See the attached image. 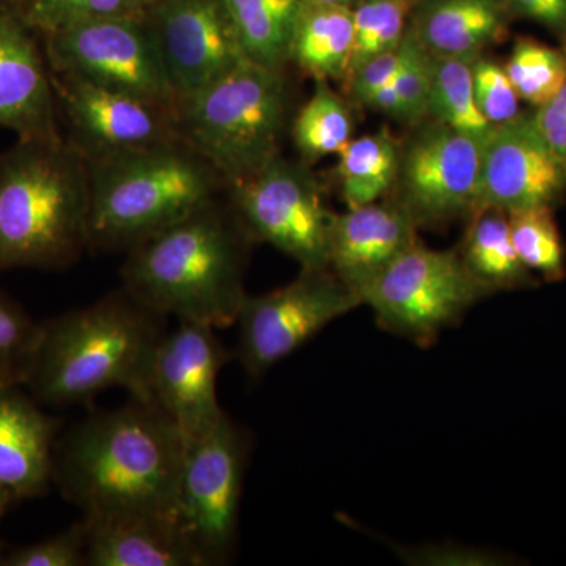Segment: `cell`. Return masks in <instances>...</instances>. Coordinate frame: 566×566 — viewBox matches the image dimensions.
Returning <instances> with one entry per match:
<instances>
[{
  "label": "cell",
  "instance_id": "obj_8",
  "mask_svg": "<svg viewBox=\"0 0 566 566\" xmlns=\"http://www.w3.org/2000/svg\"><path fill=\"white\" fill-rule=\"evenodd\" d=\"M249 434L229 416L188 442L178 491L177 523L199 566L232 557L240 526Z\"/></svg>",
  "mask_w": 566,
  "mask_h": 566
},
{
  "label": "cell",
  "instance_id": "obj_15",
  "mask_svg": "<svg viewBox=\"0 0 566 566\" xmlns=\"http://www.w3.org/2000/svg\"><path fill=\"white\" fill-rule=\"evenodd\" d=\"M230 354L207 324L178 322L159 342L151 365L150 400L188 439L203 438L226 416L219 405L218 378Z\"/></svg>",
  "mask_w": 566,
  "mask_h": 566
},
{
  "label": "cell",
  "instance_id": "obj_14",
  "mask_svg": "<svg viewBox=\"0 0 566 566\" xmlns=\"http://www.w3.org/2000/svg\"><path fill=\"white\" fill-rule=\"evenodd\" d=\"M52 84L59 114H63L66 126L65 140L87 163L180 139L177 111L172 107L59 74H52Z\"/></svg>",
  "mask_w": 566,
  "mask_h": 566
},
{
  "label": "cell",
  "instance_id": "obj_31",
  "mask_svg": "<svg viewBox=\"0 0 566 566\" xmlns=\"http://www.w3.org/2000/svg\"><path fill=\"white\" fill-rule=\"evenodd\" d=\"M417 2L419 0H357L353 7V61L346 80L368 59L401 43Z\"/></svg>",
  "mask_w": 566,
  "mask_h": 566
},
{
  "label": "cell",
  "instance_id": "obj_12",
  "mask_svg": "<svg viewBox=\"0 0 566 566\" xmlns=\"http://www.w3.org/2000/svg\"><path fill=\"white\" fill-rule=\"evenodd\" d=\"M394 188L417 229L471 219L482 207V144L444 123H424L400 147Z\"/></svg>",
  "mask_w": 566,
  "mask_h": 566
},
{
  "label": "cell",
  "instance_id": "obj_3",
  "mask_svg": "<svg viewBox=\"0 0 566 566\" xmlns=\"http://www.w3.org/2000/svg\"><path fill=\"white\" fill-rule=\"evenodd\" d=\"M166 319L125 289L59 316L43 324L25 386L51 405L85 403L114 387L151 403V365Z\"/></svg>",
  "mask_w": 566,
  "mask_h": 566
},
{
  "label": "cell",
  "instance_id": "obj_27",
  "mask_svg": "<svg viewBox=\"0 0 566 566\" xmlns=\"http://www.w3.org/2000/svg\"><path fill=\"white\" fill-rule=\"evenodd\" d=\"M474 61L434 55L428 117L483 144L494 126L476 106L472 82Z\"/></svg>",
  "mask_w": 566,
  "mask_h": 566
},
{
  "label": "cell",
  "instance_id": "obj_29",
  "mask_svg": "<svg viewBox=\"0 0 566 566\" xmlns=\"http://www.w3.org/2000/svg\"><path fill=\"white\" fill-rule=\"evenodd\" d=\"M504 66L520 98L535 109L549 103L566 81V52L528 36L516 41Z\"/></svg>",
  "mask_w": 566,
  "mask_h": 566
},
{
  "label": "cell",
  "instance_id": "obj_32",
  "mask_svg": "<svg viewBox=\"0 0 566 566\" xmlns=\"http://www.w3.org/2000/svg\"><path fill=\"white\" fill-rule=\"evenodd\" d=\"M43 324L0 293V389L28 382L39 352Z\"/></svg>",
  "mask_w": 566,
  "mask_h": 566
},
{
  "label": "cell",
  "instance_id": "obj_19",
  "mask_svg": "<svg viewBox=\"0 0 566 566\" xmlns=\"http://www.w3.org/2000/svg\"><path fill=\"white\" fill-rule=\"evenodd\" d=\"M55 422L17 387L0 389V490L35 497L54 476Z\"/></svg>",
  "mask_w": 566,
  "mask_h": 566
},
{
  "label": "cell",
  "instance_id": "obj_1",
  "mask_svg": "<svg viewBox=\"0 0 566 566\" xmlns=\"http://www.w3.org/2000/svg\"><path fill=\"white\" fill-rule=\"evenodd\" d=\"M188 439L158 405L134 400L77 424L54 457V479L84 516L151 513L177 520Z\"/></svg>",
  "mask_w": 566,
  "mask_h": 566
},
{
  "label": "cell",
  "instance_id": "obj_9",
  "mask_svg": "<svg viewBox=\"0 0 566 566\" xmlns=\"http://www.w3.org/2000/svg\"><path fill=\"white\" fill-rule=\"evenodd\" d=\"M41 39L52 74L177 111L147 18L84 22Z\"/></svg>",
  "mask_w": 566,
  "mask_h": 566
},
{
  "label": "cell",
  "instance_id": "obj_28",
  "mask_svg": "<svg viewBox=\"0 0 566 566\" xmlns=\"http://www.w3.org/2000/svg\"><path fill=\"white\" fill-rule=\"evenodd\" d=\"M554 208L538 207L509 212L510 233L524 266L546 282H560L566 275L565 248Z\"/></svg>",
  "mask_w": 566,
  "mask_h": 566
},
{
  "label": "cell",
  "instance_id": "obj_23",
  "mask_svg": "<svg viewBox=\"0 0 566 566\" xmlns=\"http://www.w3.org/2000/svg\"><path fill=\"white\" fill-rule=\"evenodd\" d=\"M460 253L469 271L495 293L531 289L536 283L535 275L517 256L509 214L504 211L495 208L476 211L469 219Z\"/></svg>",
  "mask_w": 566,
  "mask_h": 566
},
{
  "label": "cell",
  "instance_id": "obj_4",
  "mask_svg": "<svg viewBox=\"0 0 566 566\" xmlns=\"http://www.w3.org/2000/svg\"><path fill=\"white\" fill-rule=\"evenodd\" d=\"M91 169L65 137L0 155V270H62L91 248Z\"/></svg>",
  "mask_w": 566,
  "mask_h": 566
},
{
  "label": "cell",
  "instance_id": "obj_36",
  "mask_svg": "<svg viewBox=\"0 0 566 566\" xmlns=\"http://www.w3.org/2000/svg\"><path fill=\"white\" fill-rule=\"evenodd\" d=\"M405 39V36H403ZM405 57V40L392 50L381 52L363 63L348 80L345 81L349 95L357 103L364 104L371 95L385 85L392 84Z\"/></svg>",
  "mask_w": 566,
  "mask_h": 566
},
{
  "label": "cell",
  "instance_id": "obj_20",
  "mask_svg": "<svg viewBox=\"0 0 566 566\" xmlns=\"http://www.w3.org/2000/svg\"><path fill=\"white\" fill-rule=\"evenodd\" d=\"M84 520L87 565L199 566L174 517L122 513Z\"/></svg>",
  "mask_w": 566,
  "mask_h": 566
},
{
  "label": "cell",
  "instance_id": "obj_25",
  "mask_svg": "<svg viewBox=\"0 0 566 566\" xmlns=\"http://www.w3.org/2000/svg\"><path fill=\"white\" fill-rule=\"evenodd\" d=\"M337 175L346 207L379 202L397 181L400 145L382 129L348 142L338 153Z\"/></svg>",
  "mask_w": 566,
  "mask_h": 566
},
{
  "label": "cell",
  "instance_id": "obj_41",
  "mask_svg": "<svg viewBox=\"0 0 566 566\" xmlns=\"http://www.w3.org/2000/svg\"><path fill=\"white\" fill-rule=\"evenodd\" d=\"M318 2L340 3V6L353 7V3H356L357 0H318Z\"/></svg>",
  "mask_w": 566,
  "mask_h": 566
},
{
  "label": "cell",
  "instance_id": "obj_37",
  "mask_svg": "<svg viewBox=\"0 0 566 566\" xmlns=\"http://www.w3.org/2000/svg\"><path fill=\"white\" fill-rule=\"evenodd\" d=\"M534 118L551 147L566 163V81L549 103L534 111Z\"/></svg>",
  "mask_w": 566,
  "mask_h": 566
},
{
  "label": "cell",
  "instance_id": "obj_17",
  "mask_svg": "<svg viewBox=\"0 0 566 566\" xmlns=\"http://www.w3.org/2000/svg\"><path fill=\"white\" fill-rule=\"evenodd\" d=\"M36 36L13 0H0V128L18 139H57V99Z\"/></svg>",
  "mask_w": 566,
  "mask_h": 566
},
{
  "label": "cell",
  "instance_id": "obj_18",
  "mask_svg": "<svg viewBox=\"0 0 566 566\" xmlns=\"http://www.w3.org/2000/svg\"><path fill=\"white\" fill-rule=\"evenodd\" d=\"M417 226L400 203H368L335 214L329 270L357 293L415 245Z\"/></svg>",
  "mask_w": 566,
  "mask_h": 566
},
{
  "label": "cell",
  "instance_id": "obj_30",
  "mask_svg": "<svg viewBox=\"0 0 566 566\" xmlns=\"http://www.w3.org/2000/svg\"><path fill=\"white\" fill-rule=\"evenodd\" d=\"M40 36L107 18L145 17L156 0H13Z\"/></svg>",
  "mask_w": 566,
  "mask_h": 566
},
{
  "label": "cell",
  "instance_id": "obj_10",
  "mask_svg": "<svg viewBox=\"0 0 566 566\" xmlns=\"http://www.w3.org/2000/svg\"><path fill=\"white\" fill-rule=\"evenodd\" d=\"M227 197L253 241L285 253L303 270L329 268L335 212L308 164L277 156L253 177L227 186Z\"/></svg>",
  "mask_w": 566,
  "mask_h": 566
},
{
  "label": "cell",
  "instance_id": "obj_22",
  "mask_svg": "<svg viewBox=\"0 0 566 566\" xmlns=\"http://www.w3.org/2000/svg\"><path fill=\"white\" fill-rule=\"evenodd\" d=\"M353 52V7L303 0L292 46V62L297 69L315 82H345Z\"/></svg>",
  "mask_w": 566,
  "mask_h": 566
},
{
  "label": "cell",
  "instance_id": "obj_42",
  "mask_svg": "<svg viewBox=\"0 0 566 566\" xmlns=\"http://www.w3.org/2000/svg\"><path fill=\"white\" fill-rule=\"evenodd\" d=\"M562 39L565 40V52H566V31L564 32V35H562Z\"/></svg>",
  "mask_w": 566,
  "mask_h": 566
},
{
  "label": "cell",
  "instance_id": "obj_26",
  "mask_svg": "<svg viewBox=\"0 0 566 566\" xmlns=\"http://www.w3.org/2000/svg\"><path fill=\"white\" fill-rule=\"evenodd\" d=\"M315 91L294 117V147L305 164L338 155L353 139L354 120L348 102L331 87L316 81Z\"/></svg>",
  "mask_w": 566,
  "mask_h": 566
},
{
  "label": "cell",
  "instance_id": "obj_11",
  "mask_svg": "<svg viewBox=\"0 0 566 566\" xmlns=\"http://www.w3.org/2000/svg\"><path fill=\"white\" fill-rule=\"evenodd\" d=\"M363 305L360 294L329 270H303L274 292L245 294L237 323L238 359L259 378L322 333L335 319Z\"/></svg>",
  "mask_w": 566,
  "mask_h": 566
},
{
  "label": "cell",
  "instance_id": "obj_24",
  "mask_svg": "<svg viewBox=\"0 0 566 566\" xmlns=\"http://www.w3.org/2000/svg\"><path fill=\"white\" fill-rule=\"evenodd\" d=\"M303 0H223L245 57L270 69L292 62L297 13Z\"/></svg>",
  "mask_w": 566,
  "mask_h": 566
},
{
  "label": "cell",
  "instance_id": "obj_38",
  "mask_svg": "<svg viewBox=\"0 0 566 566\" xmlns=\"http://www.w3.org/2000/svg\"><path fill=\"white\" fill-rule=\"evenodd\" d=\"M510 14L527 18L564 35L566 31V0H501Z\"/></svg>",
  "mask_w": 566,
  "mask_h": 566
},
{
  "label": "cell",
  "instance_id": "obj_40",
  "mask_svg": "<svg viewBox=\"0 0 566 566\" xmlns=\"http://www.w3.org/2000/svg\"><path fill=\"white\" fill-rule=\"evenodd\" d=\"M10 501V495L7 494L6 491L0 490V520H2L3 512H6L7 505H9Z\"/></svg>",
  "mask_w": 566,
  "mask_h": 566
},
{
  "label": "cell",
  "instance_id": "obj_16",
  "mask_svg": "<svg viewBox=\"0 0 566 566\" xmlns=\"http://www.w3.org/2000/svg\"><path fill=\"white\" fill-rule=\"evenodd\" d=\"M566 191V163L532 114L495 125L482 144V208L506 212L551 207Z\"/></svg>",
  "mask_w": 566,
  "mask_h": 566
},
{
  "label": "cell",
  "instance_id": "obj_34",
  "mask_svg": "<svg viewBox=\"0 0 566 566\" xmlns=\"http://www.w3.org/2000/svg\"><path fill=\"white\" fill-rule=\"evenodd\" d=\"M472 82L476 106L491 125H502L521 114L520 95L501 63L479 55L472 62Z\"/></svg>",
  "mask_w": 566,
  "mask_h": 566
},
{
  "label": "cell",
  "instance_id": "obj_6",
  "mask_svg": "<svg viewBox=\"0 0 566 566\" xmlns=\"http://www.w3.org/2000/svg\"><path fill=\"white\" fill-rule=\"evenodd\" d=\"M290 92L283 70L245 59L178 103L180 139L218 170L227 186L248 180L281 156Z\"/></svg>",
  "mask_w": 566,
  "mask_h": 566
},
{
  "label": "cell",
  "instance_id": "obj_39",
  "mask_svg": "<svg viewBox=\"0 0 566 566\" xmlns=\"http://www.w3.org/2000/svg\"><path fill=\"white\" fill-rule=\"evenodd\" d=\"M364 106L370 107L376 112L387 115L390 118L401 120V99L394 84L385 85V87L376 91Z\"/></svg>",
  "mask_w": 566,
  "mask_h": 566
},
{
  "label": "cell",
  "instance_id": "obj_35",
  "mask_svg": "<svg viewBox=\"0 0 566 566\" xmlns=\"http://www.w3.org/2000/svg\"><path fill=\"white\" fill-rule=\"evenodd\" d=\"M7 566H82L87 565V524H73L62 534L33 545L18 547L3 558Z\"/></svg>",
  "mask_w": 566,
  "mask_h": 566
},
{
  "label": "cell",
  "instance_id": "obj_13",
  "mask_svg": "<svg viewBox=\"0 0 566 566\" xmlns=\"http://www.w3.org/2000/svg\"><path fill=\"white\" fill-rule=\"evenodd\" d=\"M145 18L177 106L248 59L223 0H156Z\"/></svg>",
  "mask_w": 566,
  "mask_h": 566
},
{
  "label": "cell",
  "instance_id": "obj_21",
  "mask_svg": "<svg viewBox=\"0 0 566 566\" xmlns=\"http://www.w3.org/2000/svg\"><path fill=\"white\" fill-rule=\"evenodd\" d=\"M411 24L417 39L439 57L476 59L509 31L501 0H419Z\"/></svg>",
  "mask_w": 566,
  "mask_h": 566
},
{
  "label": "cell",
  "instance_id": "obj_7",
  "mask_svg": "<svg viewBox=\"0 0 566 566\" xmlns=\"http://www.w3.org/2000/svg\"><path fill=\"white\" fill-rule=\"evenodd\" d=\"M359 294L381 329L428 348L495 292L469 271L460 249L436 251L417 241Z\"/></svg>",
  "mask_w": 566,
  "mask_h": 566
},
{
  "label": "cell",
  "instance_id": "obj_5",
  "mask_svg": "<svg viewBox=\"0 0 566 566\" xmlns=\"http://www.w3.org/2000/svg\"><path fill=\"white\" fill-rule=\"evenodd\" d=\"M91 248L126 251L218 200L226 181L175 139L88 163Z\"/></svg>",
  "mask_w": 566,
  "mask_h": 566
},
{
  "label": "cell",
  "instance_id": "obj_33",
  "mask_svg": "<svg viewBox=\"0 0 566 566\" xmlns=\"http://www.w3.org/2000/svg\"><path fill=\"white\" fill-rule=\"evenodd\" d=\"M403 40L405 57L392 84L401 99V122L417 125L428 117L434 55L420 43L411 24Z\"/></svg>",
  "mask_w": 566,
  "mask_h": 566
},
{
  "label": "cell",
  "instance_id": "obj_2",
  "mask_svg": "<svg viewBox=\"0 0 566 566\" xmlns=\"http://www.w3.org/2000/svg\"><path fill=\"white\" fill-rule=\"evenodd\" d=\"M227 193V192H226ZM252 237L229 197H221L129 249L123 289L178 322L233 326L244 292Z\"/></svg>",
  "mask_w": 566,
  "mask_h": 566
}]
</instances>
